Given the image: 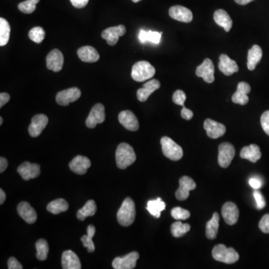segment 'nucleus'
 <instances>
[{
    "mask_svg": "<svg viewBox=\"0 0 269 269\" xmlns=\"http://www.w3.org/2000/svg\"><path fill=\"white\" fill-rule=\"evenodd\" d=\"M117 221L123 227L132 225L136 218V205L130 197L123 200L117 214Z\"/></svg>",
    "mask_w": 269,
    "mask_h": 269,
    "instance_id": "f257e3e1",
    "label": "nucleus"
},
{
    "mask_svg": "<svg viewBox=\"0 0 269 269\" xmlns=\"http://www.w3.org/2000/svg\"><path fill=\"white\" fill-rule=\"evenodd\" d=\"M116 163L120 169H126L136 160V153L133 148L126 143H121L116 150Z\"/></svg>",
    "mask_w": 269,
    "mask_h": 269,
    "instance_id": "f03ea898",
    "label": "nucleus"
},
{
    "mask_svg": "<svg viewBox=\"0 0 269 269\" xmlns=\"http://www.w3.org/2000/svg\"><path fill=\"white\" fill-rule=\"evenodd\" d=\"M155 74V68L150 62L140 61L132 67L131 76L135 81L144 82L153 78Z\"/></svg>",
    "mask_w": 269,
    "mask_h": 269,
    "instance_id": "7ed1b4c3",
    "label": "nucleus"
},
{
    "mask_svg": "<svg viewBox=\"0 0 269 269\" xmlns=\"http://www.w3.org/2000/svg\"><path fill=\"white\" fill-rule=\"evenodd\" d=\"M212 255L216 261L226 264H233L239 260V254L233 248H227L222 244L214 247Z\"/></svg>",
    "mask_w": 269,
    "mask_h": 269,
    "instance_id": "20e7f679",
    "label": "nucleus"
},
{
    "mask_svg": "<svg viewBox=\"0 0 269 269\" xmlns=\"http://www.w3.org/2000/svg\"><path fill=\"white\" fill-rule=\"evenodd\" d=\"M162 149L165 157L172 161H178L183 157V151L179 145L167 136L162 138Z\"/></svg>",
    "mask_w": 269,
    "mask_h": 269,
    "instance_id": "39448f33",
    "label": "nucleus"
},
{
    "mask_svg": "<svg viewBox=\"0 0 269 269\" xmlns=\"http://www.w3.org/2000/svg\"><path fill=\"white\" fill-rule=\"evenodd\" d=\"M236 151L233 145L228 142L221 144L218 147V164L221 168L228 167L234 158Z\"/></svg>",
    "mask_w": 269,
    "mask_h": 269,
    "instance_id": "423d86ee",
    "label": "nucleus"
},
{
    "mask_svg": "<svg viewBox=\"0 0 269 269\" xmlns=\"http://www.w3.org/2000/svg\"><path fill=\"white\" fill-rule=\"evenodd\" d=\"M105 107L102 104L97 103L93 105L86 119V124L90 129L96 127V125L105 121Z\"/></svg>",
    "mask_w": 269,
    "mask_h": 269,
    "instance_id": "0eeeda50",
    "label": "nucleus"
},
{
    "mask_svg": "<svg viewBox=\"0 0 269 269\" xmlns=\"http://www.w3.org/2000/svg\"><path fill=\"white\" fill-rule=\"evenodd\" d=\"M139 254L136 251L129 253L123 257H116L112 262V267L114 269H135L139 260Z\"/></svg>",
    "mask_w": 269,
    "mask_h": 269,
    "instance_id": "6e6552de",
    "label": "nucleus"
},
{
    "mask_svg": "<svg viewBox=\"0 0 269 269\" xmlns=\"http://www.w3.org/2000/svg\"><path fill=\"white\" fill-rule=\"evenodd\" d=\"M179 187L175 193L176 198L179 200H185L189 196L190 191L197 187L195 182L188 176H183L179 179Z\"/></svg>",
    "mask_w": 269,
    "mask_h": 269,
    "instance_id": "1a4fd4ad",
    "label": "nucleus"
},
{
    "mask_svg": "<svg viewBox=\"0 0 269 269\" xmlns=\"http://www.w3.org/2000/svg\"><path fill=\"white\" fill-rule=\"evenodd\" d=\"M81 96V90L78 88H71L59 91L56 95V102L59 105L66 106L71 102H75Z\"/></svg>",
    "mask_w": 269,
    "mask_h": 269,
    "instance_id": "9d476101",
    "label": "nucleus"
},
{
    "mask_svg": "<svg viewBox=\"0 0 269 269\" xmlns=\"http://www.w3.org/2000/svg\"><path fill=\"white\" fill-rule=\"evenodd\" d=\"M126 29L123 25L113 26L105 29L101 34V36L106 41L110 46H114L119 41V38L126 34Z\"/></svg>",
    "mask_w": 269,
    "mask_h": 269,
    "instance_id": "9b49d317",
    "label": "nucleus"
},
{
    "mask_svg": "<svg viewBox=\"0 0 269 269\" xmlns=\"http://www.w3.org/2000/svg\"><path fill=\"white\" fill-rule=\"evenodd\" d=\"M48 123V117L45 114H39L34 116L29 126V133L32 137H38L41 135Z\"/></svg>",
    "mask_w": 269,
    "mask_h": 269,
    "instance_id": "f8f14e48",
    "label": "nucleus"
},
{
    "mask_svg": "<svg viewBox=\"0 0 269 269\" xmlns=\"http://www.w3.org/2000/svg\"><path fill=\"white\" fill-rule=\"evenodd\" d=\"M215 68L213 63L209 59H206L203 63L197 67L196 70V75L202 77L206 83H212L215 81Z\"/></svg>",
    "mask_w": 269,
    "mask_h": 269,
    "instance_id": "ddd939ff",
    "label": "nucleus"
},
{
    "mask_svg": "<svg viewBox=\"0 0 269 269\" xmlns=\"http://www.w3.org/2000/svg\"><path fill=\"white\" fill-rule=\"evenodd\" d=\"M206 134L211 139H216L224 136L226 132V126L222 123L215 121L212 119H206L203 124Z\"/></svg>",
    "mask_w": 269,
    "mask_h": 269,
    "instance_id": "4468645a",
    "label": "nucleus"
},
{
    "mask_svg": "<svg viewBox=\"0 0 269 269\" xmlns=\"http://www.w3.org/2000/svg\"><path fill=\"white\" fill-rule=\"evenodd\" d=\"M221 214H222L224 221L228 225H234L239 220V209L233 202H227L224 203L221 209Z\"/></svg>",
    "mask_w": 269,
    "mask_h": 269,
    "instance_id": "2eb2a0df",
    "label": "nucleus"
},
{
    "mask_svg": "<svg viewBox=\"0 0 269 269\" xmlns=\"http://www.w3.org/2000/svg\"><path fill=\"white\" fill-rule=\"evenodd\" d=\"M47 68L49 70L59 72L63 68L64 56L62 52L58 49L52 50L47 56Z\"/></svg>",
    "mask_w": 269,
    "mask_h": 269,
    "instance_id": "dca6fc26",
    "label": "nucleus"
},
{
    "mask_svg": "<svg viewBox=\"0 0 269 269\" xmlns=\"http://www.w3.org/2000/svg\"><path fill=\"white\" fill-rule=\"evenodd\" d=\"M251 88L248 83L241 82L238 84L237 90L232 96V101L239 105H246L249 101L248 94L251 92Z\"/></svg>",
    "mask_w": 269,
    "mask_h": 269,
    "instance_id": "f3484780",
    "label": "nucleus"
},
{
    "mask_svg": "<svg viewBox=\"0 0 269 269\" xmlns=\"http://www.w3.org/2000/svg\"><path fill=\"white\" fill-rule=\"evenodd\" d=\"M17 172L24 180H29L38 178L41 174L40 166L38 164H32L29 162L23 163L19 166Z\"/></svg>",
    "mask_w": 269,
    "mask_h": 269,
    "instance_id": "a211bd4d",
    "label": "nucleus"
},
{
    "mask_svg": "<svg viewBox=\"0 0 269 269\" xmlns=\"http://www.w3.org/2000/svg\"><path fill=\"white\" fill-rule=\"evenodd\" d=\"M169 15L174 20L183 23H190L192 21V12L188 8L181 5H175L169 9Z\"/></svg>",
    "mask_w": 269,
    "mask_h": 269,
    "instance_id": "6ab92c4d",
    "label": "nucleus"
},
{
    "mask_svg": "<svg viewBox=\"0 0 269 269\" xmlns=\"http://www.w3.org/2000/svg\"><path fill=\"white\" fill-rule=\"evenodd\" d=\"M119 122L128 130L137 131L139 128L137 117L129 110L121 111L118 115Z\"/></svg>",
    "mask_w": 269,
    "mask_h": 269,
    "instance_id": "aec40b11",
    "label": "nucleus"
},
{
    "mask_svg": "<svg viewBox=\"0 0 269 269\" xmlns=\"http://www.w3.org/2000/svg\"><path fill=\"white\" fill-rule=\"evenodd\" d=\"M19 215L28 224H32L36 221L37 213L32 206L28 202L23 201L17 206Z\"/></svg>",
    "mask_w": 269,
    "mask_h": 269,
    "instance_id": "412c9836",
    "label": "nucleus"
},
{
    "mask_svg": "<svg viewBox=\"0 0 269 269\" xmlns=\"http://www.w3.org/2000/svg\"><path fill=\"white\" fill-rule=\"evenodd\" d=\"M90 165L91 163L89 158L83 156H77L69 163V167L74 173L83 175L87 172Z\"/></svg>",
    "mask_w": 269,
    "mask_h": 269,
    "instance_id": "4be33fe9",
    "label": "nucleus"
},
{
    "mask_svg": "<svg viewBox=\"0 0 269 269\" xmlns=\"http://www.w3.org/2000/svg\"><path fill=\"white\" fill-rule=\"evenodd\" d=\"M160 88V83L157 80H150L148 83L143 85L142 89L137 91V98L140 102H145L148 100L151 94Z\"/></svg>",
    "mask_w": 269,
    "mask_h": 269,
    "instance_id": "5701e85b",
    "label": "nucleus"
},
{
    "mask_svg": "<svg viewBox=\"0 0 269 269\" xmlns=\"http://www.w3.org/2000/svg\"><path fill=\"white\" fill-rule=\"evenodd\" d=\"M218 68L220 71L226 76L233 75L235 73L239 71V66L234 60L228 57L225 54L221 55L219 58Z\"/></svg>",
    "mask_w": 269,
    "mask_h": 269,
    "instance_id": "b1692460",
    "label": "nucleus"
},
{
    "mask_svg": "<svg viewBox=\"0 0 269 269\" xmlns=\"http://www.w3.org/2000/svg\"><path fill=\"white\" fill-rule=\"evenodd\" d=\"M62 266L64 269H80L82 268L80 259L72 251H65L62 256Z\"/></svg>",
    "mask_w": 269,
    "mask_h": 269,
    "instance_id": "393cba45",
    "label": "nucleus"
},
{
    "mask_svg": "<svg viewBox=\"0 0 269 269\" xmlns=\"http://www.w3.org/2000/svg\"><path fill=\"white\" fill-rule=\"evenodd\" d=\"M77 55L81 61L89 63H93L99 59V55L96 49L90 46H85L79 49Z\"/></svg>",
    "mask_w": 269,
    "mask_h": 269,
    "instance_id": "a878e982",
    "label": "nucleus"
},
{
    "mask_svg": "<svg viewBox=\"0 0 269 269\" xmlns=\"http://www.w3.org/2000/svg\"><path fill=\"white\" fill-rule=\"evenodd\" d=\"M241 158L249 160L253 163H256L262 157L261 151L257 145H251L242 148L240 152Z\"/></svg>",
    "mask_w": 269,
    "mask_h": 269,
    "instance_id": "bb28decb",
    "label": "nucleus"
},
{
    "mask_svg": "<svg viewBox=\"0 0 269 269\" xmlns=\"http://www.w3.org/2000/svg\"><path fill=\"white\" fill-rule=\"evenodd\" d=\"M214 20L218 26L224 28L225 32H230L233 26V20L227 11L223 9H218L214 13Z\"/></svg>",
    "mask_w": 269,
    "mask_h": 269,
    "instance_id": "cd10ccee",
    "label": "nucleus"
},
{
    "mask_svg": "<svg viewBox=\"0 0 269 269\" xmlns=\"http://www.w3.org/2000/svg\"><path fill=\"white\" fill-rule=\"evenodd\" d=\"M263 57V50L259 45H254L248 53V68L254 71Z\"/></svg>",
    "mask_w": 269,
    "mask_h": 269,
    "instance_id": "c85d7f7f",
    "label": "nucleus"
},
{
    "mask_svg": "<svg viewBox=\"0 0 269 269\" xmlns=\"http://www.w3.org/2000/svg\"><path fill=\"white\" fill-rule=\"evenodd\" d=\"M219 215L218 212H215L212 215L210 221H208L206 226V236L207 239L214 240L216 239L219 228Z\"/></svg>",
    "mask_w": 269,
    "mask_h": 269,
    "instance_id": "c756f323",
    "label": "nucleus"
},
{
    "mask_svg": "<svg viewBox=\"0 0 269 269\" xmlns=\"http://www.w3.org/2000/svg\"><path fill=\"white\" fill-rule=\"evenodd\" d=\"M163 32H154V31L141 30L139 32V39L142 44L150 42L152 44H160L161 41Z\"/></svg>",
    "mask_w": 269,
    "mask_h": 269,
    "instance_id": "7c9ffc66",
    "label": "nucleus"
},
{
    "mask_svg": "<svg viewBox=\"0 0 269 269\" xmlns=\"http://www.w3.org/2000/svg\"><path fill=\"white\" fill-rule=\"evenodd\" d=\"M96 212V205L94 200L87 201L82 209L77 212V217L80 221H84L87 217L93 216Z\"/></svg>",
    "mask_w": 269,
    "mask_h": 269,
    "instance_id": "2f4dec72",
    "label": "nucleus"
},
{
    "mask_svg": "<svg viewBox=\"0 0 269 269\" xmlns=\"http://www.w3.org/2000/svg\"><path fill=\"white\" fill-rule=\"evenodd\" d=\"M166 203L163 202L160 197H159L157 200H149L147 206V209L153 216L159 218L161 215L162 211L166 209Z\"/></svg>",
    "mask_w": 269,
    "mask_h": 269,
    "instance_id": "473e14b6",
    "label": "nucleus"
},
{
    "mask_svg": "<svg viewBox=\"0 0 269 269\" xmlns=\"http://www.w3.org/2000/svg\"><path fill=\"white\" fill-rule=\"evenodd\" d=\"M68 208H69V205L68 202L65 199L59 198L50 202L47 205V209L51 213L58 215L61 212H66Z\"/></svg>",
    "mask_w": 269,
    "mask_h": 269,
    "instance_id": "72a5a7b5",
    "label": "nucleus"
},
{
    "mask_svg": "<svg viewBox=\"0 0 269 269\" xmlns=\"http://www.w3.org/2000/svg\"><path fill=\"white\" fill-rule=\"evenodd\" d=\"M11 33L9 23L5 19L0 18V46L3 47L8 44Z\"/></svg>",
    "mask_w": 269,
    "mask_h": 269,
    "instance_id": "f704fd0d",
    "label": "nucleus"
},
{
    "mask_svg": "<svg viewBox=\"0 0 269 269\" xmlns=\"http://www.w3.org/2000/svg\"><path fill=\"white\" fill-rule=\"evenodd\" d=\"M95 232H96V229H95L94 226L89 225L87 228V235H85L81 238L83 246L87 248L89 253L93 252L95 251L94 244L92 240L93 236H94Z\"/></svg>",
    "mask_w": 269,
    "mask_h": 269,
    "instance_id": "c9c22d12",
    "label": "nucleus"
},
{
    "mask_svg": "<svg viewBox=\"0 0 269 269\" xmlns=\"http://www.w3.org/2000/svg\"><path fill=\"white\" fill-rule=\"evenodd\" d=\"M191 230V226L188 224H182L181 221H177L174 223L171 227V232L174 237H182L185 233Z\"/></svg>",
    "mask_w": 269,
    "mask_h": 269,
    "instance_id": "e433bc0d",
    "label": "nucleus"
},
{
    "mask_svg": "<svg viewBox=\"0 0 269 269\" xmlns=\"http://www.w3.org/2000/svg\"><path fill=\"white\" fill-rule=\"evenodd\" d=\"M37 250V258L38 260H46L49 253V245L45 239H39L35 244Z\"/></svg>",
    "mask_w": 269,
    "mask_h": 269,
    "instance_id": "4c0bfd02",
    "label": "nucleus"
},
{
    "mask_svg": "<svg viewBox=\"0 0 269 269\" xmlns=\"http://www.w3.org/2000/svg\"><path fill=\"white\" fill-rule=\"evenodd\" d=\"M39 2L40 0H26L19 4V10L24 14H32L36 9V5Z\"/></svg>",
    "mask_w": 269,
    "mask_h": 269,
    "instance_id": "58836bf2",
    "label": "nucleus"
},
{
    "mask_svg": "<svg viewBox=\"0 0 269 269\" xmlns=\"http://www.w3.org/2000/svg\"><path fill=\"white\" fill-rule=\"evenodd\" d=\"M29 38L36 44H41L45 38V31L40 26L34 27L29 32Z\"/></svg>",
    "mask_w": 269,
    "mask_h": 269,
    "instance_id": "ea45409f",
    "label": "nucleus"
},
{
    "mask_svg": "<svg viewBox=\"0 0 269 269\" xmlns=\"http://www.w3.org/2000/svg\"><path fill=\"white\" fill-rule=\"evenodd\" d=\"M171 214H172V216L176 220H186L191 215L189 211L179 206L172 209Z\"/></svg>",
    "mask_w": 269,
    "mask_h": 269,
    "instance_id": "a19ab883",
    "label": "nucleus"
},
{
    "mask_svg": "<svg viewBox=\"0 0 269 269\" xmlns=\"http://www.w3.org/2000/svg\"><path fill=\"white\" fill-rule=\"evenodd\" d=\"M173 102L177 105H181L182 108H185V102L186 99V95L184 93L183 90H177L174 93Z\"/></svg>",
    "mask_w": 269,
    "mask_h": 269,
    "instance_id": "79ce46f5",
    "label": "nucleus"
},
{
    "mask_svg": "<svg viewBox=\"0 0 269 269\" xmlns=\"http://www.w3.org/2000/svg\"><path fill=\"white\" fill-rule=\"evenodd\" d=\"M261 122V126L263 127L264 132L269 136V111H265L261 116L260 119Z\"/></svg>",
    "mask_w": 269,
    "mask_h": 269,
    "instance_id": "37998d69",
    "label": "nucleus"
},
{
    "mask_svg": "<svg viewBox=\"0 0 269 269\" xmlns=\"http://www.w3.org/2000/svg\"><path fill=\"white\" fill-rule=\"evenodd\" d=\"M260 230L264 233H269V214H266L259 223Z\"/></svg>",
    "mask_w": 269,
    "mask_h": 269,
    "instance_id": "c03bdc74",
    "label": "nucleus"
},
{
    "mask_svg": "<svg viewBox=\"0 0 269 269\" xmlns=\"http://www.w3.org/2000/svg\"><path fill=\"white\" fill-rule=\"evenodd\" d=\"M254 197L257 203V207L258 209H263L266 206V201H265L264 197L260 191H255L254 192Z\"/></svg>",
    "mask_w": 269,
    "mask_h": 269,
    "instance_id": "a18cd8bd",
    "label": "nucleus"
},
{
    "mask_svg": "<svg viewBox=\"0 0 269 269\" xmlns=\"http://www.w3.org/2000/svg\"><path fill=\"white\" fill-rule=\"evenodd\" d=\"M8 268L9 269H22L23 266L17 261V259L11 257L8 261Z\"/></svg>",
    "mask_w": 269,
    "mask_h": 269,
    "instance_id": "49530a36",
    "label": "nucleus"
},
{
    "mask_svg": "<svg viewBox=\"0 0 269 269\" xmlns=\"http://www.w3.org/2000/svg\"><path fill=\"white\" fill-rule=\"evenodd\" d=\"M89 0H71V4L75 8H83L89 3Z\"/></svg>",
    "mask_w": 269,
    "mask_h": 269,
    "instance_id": "de8ad7c7",
    "label": "nucleus"
},
{
    "mask_svg": "<svg viewBox=\"0 0 269 269\" xmlns=\"http://www.w3.org/2000/svg\"><path fill=\"white\" fill-rule=\"evenodd\" d=\"M193 115H194V114H193V111L191 110L188 109L186 107L182 108V111H181V117L182 118L186 120H189L192 118Z\"/></svg>",
    "mask_w": 269,
    "mask_h": 269,
    "instance_id": "09e8293b",
    "label": "nucleus"
},
{
    "mask_svg": "<svg viewBox=\"0 0 269 269\" xmlns=\"http://www.w3.org/2000/svg\"><path fill=\"white\" fill-rule=\"evenodd\" d=\"M249 184L253 188L257 190L262 186V182L257 178H251L249 179Z\"/></svg>",
    "mask_w": 269,
    "mask_h": 269,
    "instance_id": "8fccbe9b",
    "label": "nucleus"
},
{
    "mask_svg": "<svg viewBox=\"0 0 269 269\" xmlns=\"http://www.w3.org/2000/svg\"><path fill=\"white\" fill-rule=\"evenodd\" d=\"M10 100V95L7 93H0V107L2 108Z\"/></svg>",
    "mask_w": 269,
    "mask_h": 269,
    "instance_id": "3c124183",
    "label": "nucleus"
},
{
    "mask_svg": "<svg viewBox=\"0 0 269 269\" xmlns=\"http://www.w3.org/2000/svg\"><path fill=\"white\" fill-rule=\"evenodd\" d=\"M8 165V163L6 159L3 158V157L0 158V173H2V172L6 170Z\"/></svg>",
    "mask_w": 269,
    "mask_h": 269,
    "instance_id": "603ef678",
    "label": "nucleus"
},
{
    "mask_svg": "<svg viewBox=\"0 0 269 269\" xmlns=\"http://www.w3.org/2000/svg\"><path fill=\"white\" fill-rule=\"evenodd\" d=\"M6 199V194L2 189H0V204L2 205Z\"/></svg>",
    "mask_w": 269,
    "mask_h": 269,
    "instance_id": "864d4df0",
    "label": "nucleus"
},
{
    "mask_svg": "<svg viewBox=\"0 0 269 269\" xmlns=\"http://www.w3.org/2000/svg\"><path fill=\"white\" fill-rule=\"evenodd\" d=\"M234 1L239 5H245L250 3V2H253L254 0H234Z\"/></svg>",
    "mask_w": 269,
    "mask_h": 269,
    "instance_id": "5fc2aeb1",
    "label": "nucleus"
},
{
    "mask_svg": "<svg viewBox=\"0 0 269 269\" xmlns=\"http://www.w3.org/2000/svg\"><path fill=\"white\" fill-rule=\"evenodd\" d=\"M132 2H135V3H137V2H141L142 0H132Z\"/></svg>",
    "mask_w": 269,
    "mask_h": 269,
    "instance_id": "6e6d98bb",
    "label": "nucleus"
},
{
    "mask_svg": "<svg viewBox=\"0 0 269 269\" xmlns=\"http://www.w3.org/2000/svg\"><path fill=\"white\" fill-rule=\"evenodd\" d=\"M2 122H3V120H2V117H0V125L2 124Z\"/></svg>",
    "mask_w": 269,
    "mask_h": 269,
    "instance_id": "4d7b16f0",
    "label": "nucleus"
}]
</instances>
